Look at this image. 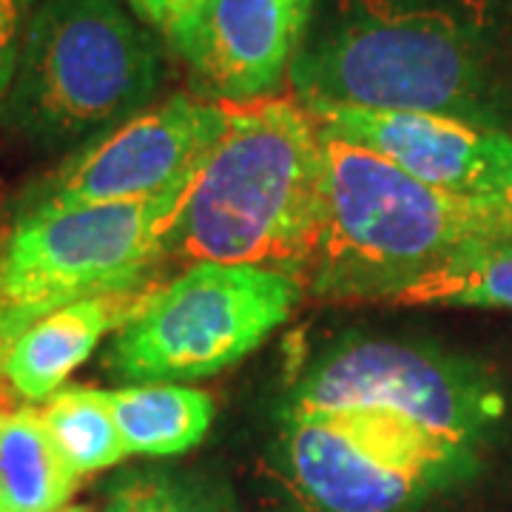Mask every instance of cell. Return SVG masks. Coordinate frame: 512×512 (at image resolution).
<instances>
[{
    "label": "cell",
    "instance_id": "6da1fadb",
    "mask_svg": "<svg viewBox=\"0 0 512 512\" xmlns=\"http://www.w3.org/2000/svg\"><path fill=\"white\" fill-rule=\"evenodd\" d=\"M325 134L293 94L225 106L188 188L171 259L262 265L302 276L325 222Z\"/></svg>",
    "mask_w": 512,
    "mask_h": 512
},
{
    "label": "cell",
    "instance_id": "7a4b0ae2",
    "mask_svg": "<svg viewBox=\"0 0 512 512\" xmlns=\"http://www.w3.org/2000/svg\"><path fill=\"white\" fill-rule=\"evenodd\" d=\"M322 128V126H319ZM325 134V222L305 293L328 302H393L458 251L512 237V211L421 183L384 157Z\"/></svg>",
    "mask_w": 512,
    "mask_h": 512
},
{
    "label": "cell",
    "instance_id": "3957f363",
    "mask_svg": "<svg viewBox=\"0 0 512 512\" xmlns=\"http://www.w3.org/2000/svg\"><path fill=\"white\" fill-rule=\"evenodd\" d=\"M293 97L376 111H430L498 128L476 26L439 0H342L291 60Z\"/></svg>",
    "mask_w": 512,
    "mask_h": 512
},
{
    "label": "cell",
    "instance_id": "277c9868",
    "mask_svg": "<svg viewBox=\"0 0 512 512\" xmlns=\"http://www.w3.org/2000/svg\"><path fill=\"white\" fill-rule=\"evenodd\" d=\"M154 32L123 0H40L0 100V126L40 151H74L157 103Z\"/></svg>",
    "mask_w": 512,
    "mask_h": 512
},
{
    "label": "cell",
    "instance_id": "5b68a950",
    "mask_svg": "<svg viewBox=\"0 0 512 512\" xmlns=\"http://www.w3.org/2000/svg\"><path fill=\"white\" fill-rule=\"evenodd\" d=\"M302 276L231 262H191L151 285L146 302L114 333L103 370L120 384H185L217 376L254 353L291 319Z\"/></svg>",
    "mask_w": 512,
    "mask_h": 512
},
{
    "label": "cell",
    "instance_id": "8992f818",
    "mask_svg": "<svg viewBox=\"0 0 512 512\" xmlns=\"http://www.w3.org/2000/svg\"><path fill=\"white\" fill-rule=\"evenodd\" d=\"M194 180L140 202H111L20 220L0 239V302L57 311L89 296L140 291L171 259Z\"/></svg>",
    "mask_w": 512,
    "mask_h": 512
},
{
    "label": "cell",
    "instance_id": "52a82bcc",
    "mask_svg": "<svg viewBox=\"0 0 512 512\" xmlns=\"http://www.w3.org/2000/svg\"><path fill=\"white\" fill-rule=\"evenodd\" d=\"M288 410H384L473 450L504 416L501 384L476 359L399 339H345L293 382Z\"/></svg>",
    "mask_w": 512,
    "mask_h": 512
},
{
    "label": "cell",
    "instance_id": "ba28073f",
    "mask_svg": "<svg viewBox=\"0 0 512 512\" xmlns=\"http://www.w3.org/2000/svg\"><path fill=\"white\" fill-rule=\"evenodd\" d=\"M282 450L313 512H399L470 453L384 410H288Z\"/></svg>",
    "mask_w": 512,
    "mask_h": 512
},
{
    "label": "cell",
    "instance_id": "9c48e42d",
    "mask_svg": "<svg viewBox=\"0 0 512 512\" xmlns=\"http://www.w3.org/2000/svg\"><path fill=\"white\" fill-rule=\"evenodd\" d=\"M222 126V103L202 100L194 92L168 94L126 123L77 146L49 174L23 188L12 205V222L86 205L160 197L197 177Z\"/></svg>",
    "mask_w": 512,
    "mask_h": 512
},
{
    "label": "cell",
    "instance_id": "30bf717a",
    "mask_svg": "<svg viewBox=\"0 0 512 512\" xmlns=\"http://www.w3.org/2000/svg\"><path fill=\"white\" fill-rule=\"evenodd\" d=\"M305 106V103H302ZM322 131L384 157L421 183L498 200L512 165V137L430 111H376L311 103Z\"/></svg>",
    "mask_w": 512,
    "mask_h": 512
},
{
    "label": "cell",
    "instance_id": "8fae6325",
    "mask_svg": "<svg viewBox=\"0 0 512 512\" xmlns=\"http://www.w3.org/2000/svg\"><path fill=\"white\" fill-rule=\"evenodd\" d=\"M296 49L282 0H208L185 63L197 97L239 106L279 94Z\"/></svg>",
    "mask_w": 512,
    "mask_h": 512
},
{
    "label": "cell",
    "instance_id": "7c38bea8",
    "mask_svg": "<svg viewBox=\"0 0 512 512\" xmlns=\"http://www.w3.org/2000/svg\"><path fill=\"white\" fill-rule=\"evenodd\" d=\"M148 288L89 296L40 316L18 336L6 359V384L26 404H43L89 362L97 345L126 325L146 302Z\"/></svg>",
    "mask_w": 512,
    "mask_h": 512
},
{
    "label": "cell",
    "instance_id": "4fadbf2b",
    "mask_svg": "<svg viewBox=\"0 0 512 512\" xmlns=\"http://www.w3.org/2000/svg\"><path fill=\"white\" fill-rule=\"evenodd\" d=\"M109 404L128 456L188 453L202 444L217 416L214 399L188 384H123L109 390Z\"/></svg>",
    "mask_w": 512,
    "mask_h": 512
},
{
    "label": "cell",
    "instance_id": "5bb4252c",
    "mask_svg": "<svg viewBox=\"0 0 512 512\" xmlns=\"http://www.w3.org/2000/svg\"><path fill=\"white\" fill-rule=\"evenodd\" d=\"M80 476L57 453L40 410L0 407V512H57Z\"/></svg>",
    "mask_w": 512,
    "mask_h": 512
},
{
    "label": "cell",
    "instance_id": "9a60e30c",
    "mask_svg": "<svg viewBox=\"0 0 512 512\" xmlns=\"http://www.w3.org/2000/svg\"><path fill=\"white\" fill-rule=\"evenodd\" d=\"M404 308L512 311V237L476 242L393 296Z\"/></svg>",
    "mask_w": 512,
    "mask_h": 512
},
{
    "label": "cell",
    "instance_id": "2e32d148",
    "mask_svg": "<svg viewBox=\"0 0 512 512\" xmlns=\"http://www.w3.org/2000/svg\"><path fill=\"white\" fill-rule=\"evenodd\" d=\"M49 439L77 476L109 470L128 456L126 441L114 421L109 390L66 384L40 407Z\"/></svg>",
    "mask_w": 512,
    "mask_h": 512
},
{
    "label": "cell",
    "instance_id": "e0dca14e",
    "mask_svg": "<svg viewBox=\"0 0 512 512\" xmlns=\"http://www.w3.org/2000/svg\"><path fill=\"white\" fill-rule=\"evenodd\" d=\"M106 512H237L231 490L188 470H134L109 493Z\"/></svg>",
    "mask_w": 512,
    "mask_h": 512
},
{
    "label": "cell",
    "instance_id": "ac0fdd59",
    "mask_svg": "<svg viewBox=\"0 0 512 512\" xmlns=\"http://www.w3.org/2000/svg\"><path fill=\"white\" fill-rule=\"evenodd\" d=\"M126 6L154 35L163 37L174 55L188 60L208 0H126Z\"/></svg>",
    "mask_w": 512,
    "mask_h": 512
},
{
    "label": "cell",
    "instance_id": "d6986e66",
    "mask_svg": "<svg viewBox=\"0 0 512 512\" xmlns=\"http://www.w3.org/2000/svg\"><path fill=\"white\" fill-rule=\"evenodd\" d=\"M40 0H0V100L18 66L20 43Z\"/></svg>",
    "mask_w": 512,
    "mask_h": 512
},
{
    "label": "cell",
    "instance_id": "ffe728a7",
    "mask_svg": "<svg viewBox=\"0 0 512 512\" xmlns=\"http://www.w3.org/2000/svg\"><path fill=\"white\" fill-rule=\"evenodd\" d=\"M49 311L35 305H3L0 302V382H6V359L18 336Z\"/></svg>",
    "mask_w": 512,
    "mask_h": 512
},
{
    "label": "cell",
    "instance_id": "44dd1931",
    "mask_svg": "<svg viewBox=\"0 0 512 512\" xmlns=\"http://www.w3.org/2000/svg\"><path fill=\"white\" fill-rule=\"evenodd\" d=\"M282 3H285L288 20H291V32L296 37V46H302L305 35H308V26H311L316 0H282Z\"/></svg>",
    "mask_w": 512,
    "mask_h": 512
},
{
    "label": "cell",
    "instance_id": "7402d4cb",
    "mask_svg": "<svg viewBox=\"0 0 512 512\" xmlns=\"http://www.w3.org/2000/svg\"><path fill=\"white\" fill-rule=\"evenodd\" d=\"M498 200L504 202V205L512 211V165H510V171H507V177H504V183H501Z\"/></svg>",
    "mask_w": 512,
    "mask_h": 512
},
{
    "label": "cell",
    "instance_id": "603a6c76",
    "mask_svg": "<svg viewBox=\"0 0 512 512\" xmlns=\"http://www.w3.org/2000/svg\"><path fill=\"white\" fill-rule=\"evenodd\" d=\"M57 512H94V510H89V507H63V510H57Z\"/></svg>",
    "mask_w": 512,
    "mask_h": 512
},
{
    "label": "cell",
    "instance_id": "cb8c5ba5",
    "mask_svg": "<svg viewBox=\"0 0 512 512\" xmlns=\"http://www.w3.org/2000/svg\"><path fill=\"white\" fill-rule=\"evenodd\" d=\"M507 3H512V0H507Z\"/></svg>",
    "mask_w": 512,
    "mask_h": 512
}]
</instances>
